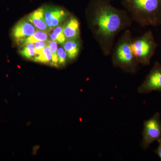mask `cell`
Here are the masks:
<instances>
[{"label": "cell", "mask_w": 161, "mask_h": 161, "mask_svg": "<svg viewBox=\"0 0 161 161\" xmlns=\"http://www.w3.org/2000/svg\"><path fill=\"white\" fill-rule=\"evenodd\" d=\"M87 13L90 27L101 50L104 56H109L116 36L132 25L131 16L125 9L112 6L110 0H92Z\"/></svg>", "instance_id": "cell-1"}, {"label": "cell", "mask_w": 161, "mask_h": 161, "mask_svg": "<svg viewBox=\"0 0 161 161\" xmlns=\"http://www.w3.org/2000/svg\"><path fill=\"white\" fill-rule=\"evenodd\" d=\"M131 19L142 27L161 24V0H122Z\"/></svg>", "instance_id": "cell-2"}, {"label": "cell", "mask_w": 161, "mask_h": 161, "mask_svg": "<svg viewBox=\"0 0 161 161\" xmlns=\"http://www.w3.org/2000/svg\"><path fill=\"white\" fill-rule=\"evenodd\" d=\"M132 33L126 29L114 44L112 53V61L113 66L119 68L126 73L136 74L139 65L132 48Z\"/></svg>", "instance_id": "cell-3"}, {"label": "cell", "mask_w": 161, "mask_h": 161, "mask_svg": "<svg viewBox=\"0 0 161 161\" xmlns=\"http://www.w3.org/2000/svg\"><path fill=\"white\" fill-rule=\"evenodd\" d=\"M131 45L137 62L144 66L150 64L158 46L151 31H148L142 36L132 39Z\"/></svg>", "instance_id": "cell-4"}, {"label": "cell", "mask_w": 161, "mask_h": 161, "mask_svg": "<svg viewBox=\"0 0 161 161\" xmlns=\"http://www.w3.org/2000/svg\"><path fill=\"white\" fill-rule=\"evenodd\" d=\"M161 139V119L159 112H156L144 123L141 147L147 150L153 142Z\"/></svg>", "instance_id": "cell-5"}, {"label": "cell", "mask_w": 161, "mask_h": 161, "mask_svg": "<svg viewBox=\"0 0 161 161\" xmlns=\"http://www.w3.org/2000/svg\"><path fill=\"white\" fill-rule=\"evenodd\" d=\"M153 92H161V64L158 61H156L138 88V92L141 94H148Z\"/></svg>", "instance_id": "cell-6"}, {"label": "cell", "mask_w": 161, "mask_h": 161, "mask_svg": "<svg viewBox=\"0 0 161 161\" xmlns=\"http://www.w3.org/2000/svg\"><path fill=\"white\" fill-rule=\"evenodd\" d=\"M36 30V27L27 18L23 19L14 26L12 30V37L15 42L19 44H23Z\"/></svg>", "instance_id": "cell-7"}, {"label": "cell", "mask_w": 161, "mask_h": 161, "mask_svg": "<svg viewBox=\"0 0 161 161\" xmlns=\"http://www.w3.org/2000/svg\"><path fill=\"white\" fill-rule=\"evenodd\" d=\"M43 8L45 22L50 30L60 26V23L67 19L70 14L68 11L58 6H47Z\"/></svg>", "instance_id": "cell-8"}, {"label": "cell", "mask_w": 161, "mask_h": 161, "mask_svg": "<svg viewBox=\"0 0 161 161\" xmlns=\"http://www.w3.org/2000/svg\"><path fill=\"white\" fill-rule=\"evenodd\" d=\"M62 28L67 40L80 38V23L75 16H70L64 24Z\"/></svg>", "instance_id": "cell-9"}, {"label": "cell", "mask_w": 161, "mask_h": 161, "mask_svg": "<svg viewBox=\"0 0 161 161\" xmlns=\"http://www.w3.org/2000/svg\"><path fill=\"white\" fill-rule=\"evenodd\" d=\"M27 19L33 24L38 30L46 32L51 30L45 22L43 7L38 8L32 12L27 16Z\"/></svg>", "instance_id": "cell-10"}, {"label": "cell", "mask_w": 161, "mask_h": 161, "mask_svg": "<svg viewBox=\"0 0 161 161\" xmlns=\"http://www.w3.org/2000/svg\"><path fill=\"white\" fill-rule=\"evenodd\" d=\"M81 45L80 38L66 40L63 45L69 60L73 61L78 58L81 48Z\"/></svg>", "instance_id": "cell-11"}, {"label": "cell", "mask_w": 161, "mask_h": 161, "mask_svg": "<svg viewBox=\"0 0 161 161\" xmlns=\"http://www.w3.org/2000/svg\"><path fill=\"white\" fill-rule=\"evenodd\" d=\"M19 52L23 58L27 59H33L36 56L34 43H24L21 47Z\"/></svg>", "instance_id": "cell-12"}, {"label": "cell", "mask_w": 161, "mask_h": 161, "mask_svg": "<svg viewBox=\"0 0 161 161\" xmlns=\"http://www.w3.org/2000/svg\"><path fill=\"white\" fill-rule=\"evenodd\" d=\"M33 60L36 62H41L51 64L52 55L51 51L48 45L47 46L41 53L36 56Z\"/></svg>", "instance_id": "cell-13"}, {"label": "cell", "mask_w": 161, "mask_h": 161, "mask_svg": "<svg viewBox=\"0 0 161 161\" xmlns=\"http://www.w3.org/2000/svg\"><path fill=\"white\" fill-rule=\"evenodd\" d=\"M50 39L52 41H55L59 44L63 45L67 40L64 34L62 26H59L54 29L53 31L50 35Z\"/></svg>", "instance_id": "cell-14"}, {"label": "cell", "mask_w": 161, "mask_h": 161, "mask_svg": "<svg viewBox=\"0 0 161 161\" xmlns=\"http://www.w3.org/2000/svg\"><path fill=\"white\" fill-rule=\"evenodd\" d=\"M48 36L46 32L42 31L36 30L31 36L27 38L23 44L25 43H35L39 41H47L48 40Z\"/></svg>", "instance_id": "cell-15"}, {"label": "cell", "mask_w": 161, "mask_h": 161, "mask_svg": "<svg viewBox=\"0 0 161 161\" xmlns=\"http://www.w3.org/2000/svg\"><path fill=\"white\" fill-rule=\"evenodd\" d=\"M48 45L52 53V61L51 65L58 66V43L54 41H48Z\"/></svg>", "instance_id": "cell-16"}, {"label": "cell", "mask_w": 161, "mask_h": 161, "mask_svg": "<svg viewBox=\"0 0 161 161\" xmlns=\"http://www.w3.org/2000/svg\"><path fill=\"white\" fill-rule=\"evenodd\" d=\"M58 66H64L66 64L68 58L64 48L60 47L58 50Z\"/></svg>", "instance_id": "cell-17"}, {"label": "cell", "mask_w": 161, "mask_h": 161, "mask_svg": "<svg viewBox=\"0 0 161 161\" xmlns=\"http://www.w3.org/2000/svg\"><path fill=\"white\" fill-rule=\"evenodd\" d=\"M36 56L40 54L48 44V41H39L34 43Z\"/></svg>", "instance_id": "cell-18"}, {"label": "cell", "mask_w": 161, "mask_h": 161, "mask_svg": "<svg viewBox=\"0 0 161 161\" xmlns=\"http://www.w3.org/2000/svg\"><path fill=\"white\" fill-rule=\"evenodd\" d=\"M158 146L154 152L157 154L161 160V139L158 141Z\"/></svg>", "instance_id": "cell-19"}, {"label": "cell", "mask_w": 161, "mask_h": 161, "mask_svg": "<svg viewBox=\"0 0 161 161\" xmlns=\"http://www.w3.org/2000/svg\"><path fill=\"white\" fill-rule=\"evenodd\" d=\"M110 1H114V0H110Z\"/></svg>", "instance_id": "cell-20"}]
</instances>
